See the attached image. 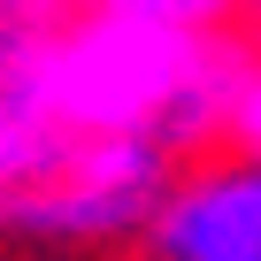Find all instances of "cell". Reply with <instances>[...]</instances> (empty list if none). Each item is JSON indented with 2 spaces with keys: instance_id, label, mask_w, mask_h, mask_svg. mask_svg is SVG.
Masks as SVG:
<instances>
[{
  "instance_id": "6da1fadb",
  "label": "cell",
  "mask_w": 261,
  "mask_h": 261,
  "mask_svg": "<svg viewBox=\"0 0 261 261\" xmlns=\"http://www.w3.org/2000/svg\"><path fill=\"white\" fill-rule=\"evenodd\" d=\"M246 31H192L115 8H69L46 54V100L62 130H130L169 154H215L238 92Z\"/></svg>"
},
{
  "instance_id": "7a4b0ae2",
  "label": "cell",
  "mask_w": 261,
  "mask_h": 261,
  "mask_svg": "<svg viewBox=\"0 0 261 261\" xmlns=\"http://www.w3.org/2000/svg\"><path fill=\"white\" fill-rule=\"evenodd\" d=\"M185 154L130 130H54V146L0 192V238L39 253H115L146 246L154 207Z\"/></svg>"
},
{
  "instance_id": "3957f363",
  "label": "cell",
  "mask_w": 261,
  "mask_h": 261,
  "mask_svg": "<svg viewBox=\"0 0 261 261\" xmlns=\"http://www.w3.org/2000/svg\"><path fill=\"white\" fill-rule=\"evenodd\" d=\"M146 261H261V162L246 154H192L139 246Z\"/></svg>"
},
{
  "instance_id": "277c9868",
  "label": "cell",
  "mask_w": 261,
  "mask_h": 261,
  "mask_svg": "<svg viewBox=\"0 0 261 261\" xmlns=\"http://www.w3.org/2000/svg\"><path fill=\"white\" fill-rule=\"evenodd\" d=\"M223 154L261 162V39H246V62H238V92H230V115H223Z\"/></svg>"
},
{
  "instance_id": "5b68a950",
  "label": "cell",
  "mask_w": 261,
  "mask_h": 261,
  "mask_svg": "<svg viewBox=\"0 0 261 261\" xmlns=\"http://www.w3.org/2000/svg\"><path fill=\"white\" fill-rule=\"evenodd\" d=\"M77 8L154 16V23H192V31H230V23H238V0H77Z\"/></svg>"
},
{
  "instance_id": "8992f818",
  "label": "cell",
  "mask_w": 261,
  "mask_h": 261,
  "mask_svg": "<svg viewBox=\"0 0 261 261\" xmlns=\"http://www.w3.org/2000/svg\"><path fill=\"white\" fill-rule=\"evenodd\" d=\"M238 31H246V39H261V0H238Z\"/></svg>"
}]
</instances>
